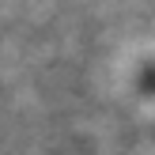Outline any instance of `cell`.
<instances>
[{
    "instance_id": "6da1fadb",
    "label": "cell",
    "mask_w": 155,
    "mask_h": 155,
    "mask_svg": "<svg viewBox=\"0 0 155 155\" xmlns=\"http://www.w3.org/2000/svg\"><path fill=\"white\" fill-rule=\"evenodd\" d=\"M140 80H144V87H148V91H155V61L140 68Z\"/></svg>"
}]
</instances>
